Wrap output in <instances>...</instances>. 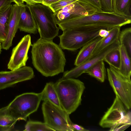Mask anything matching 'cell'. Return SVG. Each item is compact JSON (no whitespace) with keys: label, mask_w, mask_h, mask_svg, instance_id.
Segmentation results:
<instances>
[{"label":"cell","mask_w":131,"mask_h":131,"mask_svg":"<svg viewBox=\"0 0 131 131\" xmlns=\"http://www.w3.org/2000/svg\"><path fill=\"white\" fill-rule=\"evenodd\" d=\"M31 45L29 35H26L22 38L12 49L7 66L8 69L14 70L25 66L28 58V51Z\"/></svg>","instance_id":"obj_11"},{"label":"cell","mask_w":131,"mask_h":131,"mask_svg":"<svg viewBox=\"0 0 131 131\" xmlns=\"http://www.w3.org/2000/svg\"><path fill=\"white\" fill-rule=\"evenodd\" d=\"M11 4L0 9V42L5 40L8 32L9 21L13 8Z\"/></svg>","instance_id":"obj_17"},{"label":"cell","mask_w":131,"mask_h":131,"mask_svg":"<svg viewBox=\"0 0 131 131\" xmlns=\"http://www.w3.org/2000/svg\"><path fill=\"white\" fill-rule=\"evenodd\" d=\"M102 10L110 12H113L112 0H99Z\"/></svg>","instance_id":"obj_28"},{"label":"cell","mask_w":131,"mask_h":131,"mask_svg":"<svg viewBox=\"0 0 131 131\" xmlns=\"http://www.w3.org/2000/svg\"><path fill=\"white\" fill-rule=\"evenodd\" d=\"M14 2L13 0H0V9Z\"/></svg>","instance_id":"obj_32"},{"label":"cell","mask_w":131,"mask_h":131,"mask_svg":"<svg viewBox=\"0 0 131 131\" xmlns=\"http://www.w3.org/2000/svg\"><path fill=\"white\" fill-rule=\"evenodd\" d=\"M95 7L100 11H102L99 0H81Z\"/></svg>","instance_id":"obj_29"},{"label":"cell","mask_w":131,"mask_h":131,"mask_svg":"<svg viewBox=\"0 0 131 131\" xmlns=\"http://www.w3.org/2000/svg\"><path fill=\"white\" fill-rule=\"evenodd\" d=\"M2 49V44L0 42V54L1 53Z\"/></svg>","instance_id":"obj_36"},{"label":"cell","mask_w":131,"mask_h":131,"mask_svg":"<svg viewBox=\"0 0 131 131\" xmlns=\"http://www.w3.org/2000/svg\"><path fill=\"white\" fill-rule=\"evenodd\" d=\"M41 101V93H26L16 96L7 106L10 115L17 121H26L37 111Z\"/></svg>","instance_id":"obj_6"},{"label":"cell","mask_w":131,"mask_h":131,"mask_svg":"<svg viewBox=\"0 0 131 131\" xmlns=\"http://www.w3.org/2000/svg\"><path fill=\"white\" fill-rule=\"evenodd\" d=\"M14 2L18 5L24 4V2L23 0H13Z\"/></svg>","instance_id":"obj_35"},{"label":"cell","mask_w":131,"mask_h":131,"mask_svg":"<svg viewBox=\"0 0 131 131\" xmlns=\"http://www.w3.org/2000/svg\"><path fill=\"white\" fill-rule=\"evenodd\" d=\"M30 7L40 38L52 40L58 36L59 29L52 10L49 6L40 3L31 5Z\"/></svg>","instance_id":"obj_5"},{"label":"cell","mask_w":131,"mask_h":131,"mask_svg":"<svg viewBox=\"0 0 131 131\" xmlns=\"http://www.w3.org/2000/svg\"><path fill=\"white\" fill-rule=\"evenodd\" d=\"M120 45H123L131 58V28H125L120 32L118 37Z\"/></svg>","instance_id":"obj_24"},{"label":"cell","mask_w":131,"mask_h":131,"mask_svg":"<svg viewBox=\"0 0 131 131\" xmlns=\"http://www.w3.org/2000/svg\"><path fill=\"white\" fill-rule=\"evenodd\" d=\"M23 5H18L16 4L13 5L7 36L2 44V48L7 50L12 45L13 38L18 29L21 8Z\"/></svg>","instance_id":"obj_14"},{"label":"cell","mask_w":131,"mask_h":131,"mask_svg":"<svg viewBox=\"0 0 131 131\" xmlns=\"http://www.w3.org/2000/svg\"><path fill=\"white\" fill-rule=\"evenodd\" d=\"M121 27H115L110 29L109 35L105 37L102 38L96 46L92 56L99 52L118 39Z\"/></svg>","instance_id":"obj_19"},{"label":"cell","mask_w":131,"mask_h":131,"mask_svg":"<svg viewBox=\"0 0 131 131\" xmlns=\"http://www.w3.org/2000/svg\"><path fill=\"white\" fill-rule=\"evenodd\" d=\"M108 30L104 29H100L98 33L99 36L101 37H104L106 33Z\"/></svg>","instance_id":"obj_34"},{"label":"cell","mask_w":131,"mask_h":131,"mask_svg":"<svg viewBox=\"0 0 131 131\" xmlns=\"http://www.w3.org/2000/svg\"><path fill=\"white\" fill-rule=\"evenodd\" d=\"M120 45L118 39L115 42L95 54L92 56L84 62L71 70L64 72L62 78H75L80 76L90 67L98 62L103 60L106 55Z\"/></svg>","instance_id":"obj_13"},{"label":"cell","mask_w":131,"mask_h":131,"mask_svg":"<svg viewBox=\"0 0 131 131\" xmlns=\"http://www.w3.org/2000/svg\"><path fill=\"white\" fill-rule=\"evenodd\" d=\"M25 128L24 131H54L45 122L31 120L27 121Z\"/></svg>","instance_id":"obj_26"},{"label":"cell","mask_w":131,"mask_h":131,"mask_svg":"<svg viewBox=\"0 0 131 131\" xmlns=\"http://www.w3.org/2000/svg\"><path fill=\"white\" fill-rule=\"evenodd\" d=\"M102 38L99 36L82 47L74 62V65L76 66L83 63L92 56L96 46Z\"/></svg>","instance_id":"obj_16"},{"label":"cell","mask_w":131,"mask_h":131,"mask_svg":"<svg viewBox=\"0 0 131 131\" xmlns=\"http://www.w3.org/2000/svg\"><path fill=\"white\" fill-rule=\"evenodd\" d=\"M112 4L113 12L131 18V0H112Z\"/></svg>","instance_id":"obj_21"},{"label":"cell","mask_w":131,"mask_h":131,"mask_svg":"<svg viewBox=\"0 0 131 131\" xmlns=\"http://www.w3.org/2000/svg\"><path fill=\"white\" fill-rule=\"evenodd\" d=\"M42 110L44 122L54 131H74L69 114L47 101H43Z\"/></svg>","instance_id":"obj_8"},{"label":"cell","mask_w":131,"mask_h":131,"mask_svg":"<svg viewBox=\"0 0 131 131\" xmlns=\"http://www.w3.org/2000/svg\"><path fill=\"white\" fill-rule=\"evenodd\" d=\"M103 128H110L109 131H123L131 125V114L117 96L112 105L105 112L99 123Z\"/></svg>","instance_id":"obj_4"},{"label":"cell","mask_w":131,"mask_h":131,"mask_svg":"<svg viewBox=\"0 0 131 131\" xmlns=\"http://www.w3.org/2000/svg\"><path fill=\"white\" fill-rule=\"evenodd\" d=\"M31 46L32 63L43 75L53 77L64 72L66 59L59 45L52 40L40 38Z\"/></svg>","instance_id":"obj_1"},{"label":"cell","mask_w":131,"mask_h":131,"mask_svg":"<svg viewBox=\"0 0 131 131\" xmlns=\"http://www.w3.org/2000/svg\"><path fill=\"white\" fill-rule=\"evenodd\" d=\"M119 47L109 52L103 60L110 66L118 69H119L120 62V53Z\"/></svg>","instance_id":"obj_25"},{"label":"cell","mask_w":131,"mask_h":131,"mask_svg":"<svg viewBox=\"0 0 131 131\" xmlns=\"http://www.w3.org/2000/svg\"><path fill=\"white\" fill-rule=\"evenodd\" d=\"M26 3V4L30 6L35 5L37 4H42L43 0H23Z\"/></svg>","instance_id":"obj_31"},{"label":"cell","mask_w":131,"mask_h":131,"mask_svg":"<svg viewBox=\"0 0 131 131\" xmlns=\"http://www.w3.org/2000/svg\"><path fill=\"white\" fill-rule=\"evenodd\" d=\"M54 84L62 109L70 115L81 104L84 83L75 78H62Z\"/></svg>","instance_id":"obj_3"},{"label":"cell","mask_w":131,"mask_h":131,"mask_svg":"<svg viewBox=\"0 0 131 131\" xmlns=\"http://www.w3.org/2000/svg\"><path fill=\"white\" fill-rule=\"evenodd\" d=\"M35 77L32 69L25 66L14 70L0 71V90Z\"/></svg>","instance_id":"obj_12"},{"label":"cell","mask_w":131,"mask_h":131,"mask_svg":"<svg viewBox=\"0 0 131 131\" xmlns=\"http://www.w3.org/2000/svg\"><path fill=\"white\" fill-rule=\"evenodd\" d=\"M71 126L72 128L74 131H88L89 130L83 127L73 123H72Z\"/></svg>","instance_id":"obj_30"},{"label":"cell","mask_w":131,"mask_h":131,"mask_svg":"<svg viewBox=\"0 0 131 131\" xmlns=\"http://www.w3.org/2000/svg\"><path fill=\"white\" fill-rule=\"evenodd\" d=\"M60 0H43L42 4L49 6L50 5Z\"/></svg>","instance_id":"obj_33"},{"label":"cell","mask_w":131,"mask_h":131,"mask_svg":"<svg viewBox=\"0 0 131 131\" xmlns=\"http://www.w3.org/2000/svg\"><path fill=\"white\" fill-rule=\"evenodd\" d=\"M99 11H101L81 0H78L53 13V16L58 24Z\"/></svg>","instance_id":"obj_10"},{"label":"cell","mask_w":131,"mask_h":131,"mask_svg":"<svg viewBox=\"0 0 131 131\" xmlns=\"http://www.w3.org/2000/svg\"><path fill=\"white\" fill-rule=\"evenodd\" d=\"M131 18L117 15L114 12L99 11L57 24L62 31L78 28L83 30H108L115 27H121L130 24Z\"/></svg>","instance_id":"obj_2"},{"label":"cell","mask_w":131,"mask_h":131,"mask_svg":"<svg viewBox=\"0 0 131 131\" xmlns=\"http://www.w3.org/2000/svg\"><path fill=\"white\" fill-rule=\"evenodd\" d=\"M40 93L41 101L48 102L59 108L63 110L61 106L54 83L52 82L47 83Z\"/></svg>","instance_id":"obj_18"},{"label":"cell","mask_w":131,"mask_h":131,"mask_svg":"<svg viewBox=\"0 0 131 131\" xmlns=\"http://www.w3.org/2000/svg\"><path fill=\"white\" fill-rule=\"evenodd\" d=\"M17 121L9 114L7 106L0 109V128L2 130H13Z\"/></svg>","instance_id":"obj_22"},{"label":"cell","mask_w":131,"mask_h":131,"mask_svg":"<svg viewBox=\"0 0 131 131\" xmlns=\"http://www.w3.org/2000/svg\"><path fill=\"white\" fill-rule=\"evenodd\" d=\"M101 82L104 81L106 71L103 60H100L89 68L85 72Z\"/></svg>","instance_id":"obj_23"},{"label":"cell","mask_w":131,"mask_h":131,"mask_svg":"<svg viewBox=\"0 0 131 131\" xmlns=\"http://www.w3.org/2000/svg\"><path fill=\"white\" fill-rule=\"evenodd\" d=\"M120 53V62L119 72L127 78L130 79L131 75V59L125 48L123 45L119 47Z\"/></svg>","instance_id":"obj_20"},{"label":"cell","mask_w":131,"mask_h":131,"mask_svg":"<svg viewBox=\"0 0 131 131\" xmlns=\"http://www.w3.org/2000/svg\"><path fill=\"white\" fill-rule=\"evenodd\" d=\"M99 30H84L77 28L65 30L58 36L59 45L62 49L76 50L99 36Z\"/></svg>","instance_id":"obj_7"},{"label":"cell","mask_w":131,"mask_h":131,"mask_svg":"<svg viewBox=\"0 0 131 131\" xmlns=\"http://www.w3.org/2000/svg\"><path fill=\"white\" fill-rule=\"evenodd\" d=\"M110 84L116 96L123 103L126 108L130 110L131 107V81L123 75L118 70L110 66L107 69Z\"/></svg>","instance_id":"obj_9"},{"label":"cell","mask_w":131,"mask_h":131,"mask_svg":"<svg viewBox=\"0 0 131 131\" xmlns=\"http://www.w3.org/2000/svg\"><path fill=\"white\" fill-rule=\"evenodd\" d=\"M78 0H60L49 7L55 13L63 7Z\"/></svg>","instance_id":"obj_27"},{"label":"cell","mask_w":131,"mask_h":131,"mask_svg":"<svg viewBox=\"0 0 131 131\" xmlns=\"http://www.w3.org/2000/svg\"><path fill=\"white\" fill-rule=\"evenodd\" d=\"M18 29L20 31L36 34L37 32L36 25L30 10V6L23 4L21 8Z\"/></svg>","instance_id":"obj_15"}]
</instances>
